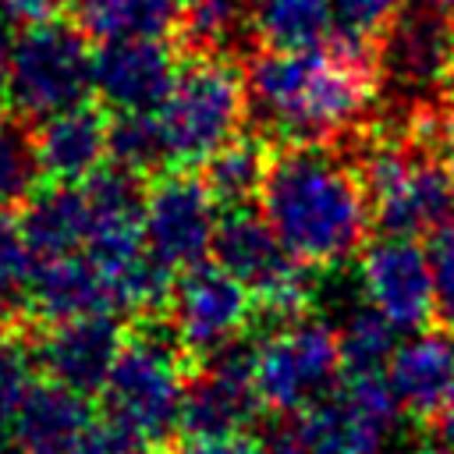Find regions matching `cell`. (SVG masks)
<instances>
[{"instance_id": "8fae6325", "label": "cell", "mask_w": 454, "mask_h": 454, "mask_svg": "<svg viewBox=\"0 0 454 454\" xmlns=\"http://www.w3.org/2000/svg\"><path fill=\"white\" fill-rule=\"evenodd\" d=\"M163 312L170 323V337L195 362L238 348V340L259 316L252 291L216 262H199L177 273Z\"/></svg>"}, {"instance_id": "e575fe53", "label": "cell", "mask_w": 454, "mask_h": 454, "mask_svg": "<svg viewBox=\"0 0 454 454\" xmlns=\"http://www.w3.org/2000/svg\"><path fill=\"white\" fill-rule=\"evenodd\" d=\"M433 145H436V153H440L443 167L454 174V106H443L440 124H436V138H433Z\"/></svg>"}, {"instance_id": "52a82bcc", "label": "cell", "mask_w": 454, "mask_h": 454, "mask_svg": "<svg viewBox=\"0 0 454 454\" xmlns=\"http://www.w3.org/2000/svg\"><path fill=\"white\" fill-rule=\"evenodd\" d=\"M248 355L262 404L280 415L312 408L344 376L337 330L319 316L273 323L248 348Z\"/></svg>"}, {"instance_id": "5bb4252c", "label": "cell", "mask_w": 454, "mask_h": 454, "mask_svg": "<svg viewBox=\"0 0 454 454\" xmlns=\"http://www.w3.org/2000/svg\"><path fill=\"white\" fill-rule=\"evenodd\" d=\"M177 71V53L167 39L99 43L92 64V96L114 114L156 110Z\"/></svg>"}, {"instance_id": "2e32d148", "label": "cell", "mask_w": 454, "mask_h": 454, "mask_svg": "<svg viewBox=\"0 0 454 454\" xmlns=\"http://www.w3.org/2000/svg\"><path fill=\"white\" fill-rule=\"evenodd\" d=\"M387 387L411 419H436L454 394V333L447 326L411 330L387 365Z\"/></svg>"}, {"instance_id": "4dcf8cb0", "label": "cell", "mask_w": 454, "mask_h": 454, "mask_svg": "<svg viewBox=\"0 0 454 454\" xmlns=\"http://www.w3.org/2000/svg\"><path fill=\"white\" fill-rule=\"evenodd\" d=\"M433 262V294H436V319L454 333V223H447L440 234H433L429 245Z\"/></svg>"}, {"instance_id": "ba28073f", "label": "cell", "mask_w": 454, "mask_h": 454, "mask_svg": "<svg viewBox=\"0 0 454 454\" xmlns=\"http://www.w3.org/2000/svg\"><path fill=\"white\" fill-rule=\"evenodd\" d=\"M376 71L380 85L404 103V114L433 106L454 71V14L429 0H404L376 46Z\"/></svg>"}, {"instance_id": "e0dca14e", "label": "cell", "mask_w": 454, "mask_h": 454, "mask_svg": "<svg viewBox=\"0 0 454 454\" xmlns=\"http://www.w3.org/2000/svg\"><path fill=\"white\" fill-rule=\"evenodd\" d=\"M110 121L103 103H78L35 124V153L53 181H89L110 160Z\"/></svg>"}, {"instance_id": "d4e9b609", "label": "cell", "mask_w": 454, "mask_h": 454, "mask_svg": "<svg viewBox=\"0 0 454 454\" xmlns=\"http://www.w3.org/2000/svg\"><path fill=\"white\" fill-rule=\"evenodd\" d=\"M337 344L344 376H387V365L397 351V326L372 305H358L340 319Z\"/></svg>"}, {"instance_id": "8d00e7d4", "label": "cell", "mask_w": 454, "mask_h": 454, "mask_svg": "<svg viewBox=\"0 0 454 454\" xmlns=\"http://www.w3.org/2000/svg\"><path fill=\"white\" fill-rule=\"evenodd\" d=\"M433 426H436V436L447 440V443L454 447V394L447 397V404L440 408V415L433 419Z\"/></svg>"}, {"instance_id": "484cf974", "label": "cell", "mask_w": 454, "mask_h": 454, "mask_svg": "<svg viewBox=\"0 0 454 454\" xmlns=\"http://www.w3.org/2000/svg\"><path fill=\"white\" fill-rule=\"evenodd\" d=\"M43 163L21 117H0V209L25 206L39 184Z\"/></svg>"}, {"instance_id": "ab89813d", "label": "cell", "mask_w": 454, "mask_h": 454, "mask_svg": "<svg viewBox=\"0 0 454 454\" xmlns=\"http://www.w3.org/2000/svg\"><path fill=\"white\" fill-rule=\"evenodd\" d=\"M429 4H436V7H443V11H450V14H454V0H429Z\"/></svg>"}, {"instance_id": "1f68e13d", "label": "cell", "mask_w": 454, "mask_h": 454, "mask_svg": "<svg viewBox=\"0 0 454 454\" xmlns=\"http://www.w3.org/2000/svg\"><path fill=\"white\" fill-rule=\"evenodd\" d=\"M71 454H149V443L114 419H92V426L78 436Z\"/></svg>"}, {"instance_id": "7402d4cb", "label": "cell", "mask_w": 454, "mask_h": 454, "mask_svg": "<svg viewBox=\"0 0 454 454\" xmlns=\"http://www.w3.org/2000/svg\"><path fill=\"white\" fill-rule=\"evenodd\" d=\"M181 0H74L78 28L96 43L167 39L177 28Z\"/></svg>"}, {"instance_id": "cb8c5ba5", "label": "cell", "mask_w": 454, "mask_h": 454, "mask_svg": "<svg viewBox=\"0 0 454 454\" xmlns=\"http://www.w3.org/2000/svg\"><path fill=\"white\" fill-rule=\"evenodd\" d=\"M177 46L192 57H223V50L248 32L245 0H181L177 11Z\"/></svg>"}, {"instance_id": "9c48e42d", "label": "cell", "mask_w": 454, "mask_h": 454, "mask_svg": "<svg viewBox=\"0 0 454 454\" xmlns=\"http://www.w3.org/2000/svg\"><path fill=\"white\" fill-rule=\"evenodd\" d=\"M401 415L387 376H340V383L298 411L291 426L305 454H387Z\"/></svg>"}, {"instance_id": "4fadbf2b", "label": "cell", "mask_w": 454, "mask_h": 454, "mask_svg": "<svg viewBox=\"0 0 454 454\" xmlns=\"http://www.w3.org/2000/svg\"><path fill=\"white\" fill-rule=\"evenodd\" d=\"M262 397L252 372V355L241 348H227L202 362V369L188 380L181 433L184 436H231L248 433L262 411Z\"/></svg>"}, {"instance_id": "4316f807", "label": "cell", "mask_w": 454, "mask_h": 454, "mask_svg": "<svg viewBox=\"0 0 454 454\" xmlns=\"http://www.w3.org/2000/svg\"><path fill=\"white\" fill-rule=\"evenodd\" d=\"M110 163L145 177L167 170V149L160 138V124L153 110L117 114L110 121Z\"/></svg>"}, {"instance_id": "6da1fadb", "label": "cell", "mask_w": 454, "mask_h": 454, "mask_svg": "<svg viewBox=\"0 0 454 454\" xmlns=\"http://www.w3.org/2000/svg\"><path fill=\"white\" fill-rule=\"evenodd\" d=\"M248 114L287 145H330L365 131L380 96L376 53L340 39L312 50H262L245 67Z\"/></svg>"}, {"instance_id": "7c38bea8", "label": "cell", "mask_w": 454, "mask_h": 454, "mask_svg": "<svg viewBox=\"0 0 454 454\" xmlns=\"http://www.w3.org/2000/svg\"><path fill=\"white\" fill-rule=\"evenodd\" d=\"M362 301L387 316L397 330H422L436 316L433 262L419 238L380 234L358 252Z\"/></svg>"}, {"instance_id": "44dd1931", "label": "cell", "mask_w": 454, "mask_h": 454, "mask_svg": "<svg viewBox=\"0 0 454 454\" xmlns=\"http://www.w3.org/2000/svg\"><path fill=\"white\" fill-rule=\"evenodd\" d=\"M248 35L262 50H312L337 39L330 0H248Z\"/></svg>"}, {"instance_id": "5b68a950", "label": "cell", "mask_w": 454, "mask_h": 454, "mask_svg": "<svg viewBox=\"0 0 454 454\" xmlns=\"http://www.w3.org/2000/svg\"><path fill=\"white\" fill-rule=\"evenodd\" d=\"M184 351L170 337V330H135L124 337L110 376L99 390L106 419L121 422L149 447L167 443L181 433L184 394H188V369Z\"/></svg>"}, {"instance_id": "d6a6232c", "label": "cell", "mask_w": 454, "mask_h": 454, "mask_svg": "<svg viewBox=\"0 0 454 454\" xmlns=\"http://www.w3.org/2000/svg\"><path fill=\"white\" fill-rule=\"evenodd\" d=\"M181 454H262V447L248 433H231V436H188Z\"/></svg>"}, {"instance_id": "8992f818", "label": "cell", "mask_w": 454, "mask_h": 454, "mask_svg": "<svg viewBox=\"0 0 454 454\" xmlns=\"http://www.w3.org/2000/svg\"><path fill=\"white\" fill-rule=\"evenodd\" d=\"M92 39L78 28V21L46 18L32 25H18L14 57L4 99L14 117L25 124H39L67 106H78L92 92Z\"/></svg>"}, {"instance_id": "836d02e7", "label": "cell", "mask_w": 454, "mask_h": 454, "mask_svg": "<svg viewBox=\"0 0 454 454\" xmlns=\"http://www.w3.org/2000/svg\"><path fill=\"white\" fill-rule=\"evenodd\" d=\"M64 0H0V14L14 25H32V21H46L57 18V7Z\"/></svg>"}, {"instance_id": "30bf717a", "label": "cell", "mask_w": 454, "mask_h": 454, "mask_svg": "<svg viewBox=\"0 0 454 454\" xmlns=\"http://www.w3.org/2000/svg\"><path fill=\"white\" fill-rule=\"evenodd\" d=\"M220 223V202L184 167H170L145 184L142 199V241L145 252L174 277L206 262L213 255V238Z\"/></svg>"}, {"instance_id": "f546056e", "label": "cell", "mask_w": 454, "mask_h": 454, "mask_svg": "<svg viewBox=\"0 0 454 454\" xmlns=\"http://www.w3.org/2000/svg\"><path fill=\"white\" fill-rule=\"evenodd\" d=\"M35 387V355L14 333H0V429Z\"/></svg>"}, {"instance_id": "3957f363", "label": "cell", "mask_w": 454, "mask_h": 454, "mask_svg": "<svg viewBox=\"0 0 454 454\" xmlns=\"http://www.w3.org/2000/svg\"><path fill=\"white\" fill-rule=\"evenodd\" d=\"M355 167L383 234L433 238L454 223V174L419 124L365 128Z\"/></svg>"}, {"instance_id": "ffe728a7", "label": "cell", "mask_w": 454, "mask_h": 454, "mask_svg": "<svg viewBox=\"0 0 454 454\" xmlns=\"http://www.w3.org/2000/svg\"><path fill=\"white\" fill-rule=\"evenodd\" d=\"M21 223L39 259L82 252L92 231V202L85 184L53 181L46 188H35L21 209Z\"/></svg>"}, {"instance_id": "60d3db41", "label": "cell", "mask_w": 454, "mask_h": 454, "mask_svg": "<svg viewBox=\"0 0 454 454\" xmlns=\"http://www.w3.org/2000/svg\"><path fill=\"white\" fill-rule=\"evenodd\" d=\"M0 454H18V450H14V447H11V450H0Z\"/></svg>"}, {"instance_id": "603a6c76", "label": "cell", "mask_w": 454, "mask_h": 454, "mask_svg": "<svg viewBox=\"0 0 454 454\" xmlns=\"http://www.w3.org/2000/svg\"><path fill=\"white\" fill-rule=\"evenodd\" d=\"M270 145L255 135H238L202 163V181L220 206H245L259 195L270 170Z\"/></svg>"}, {"instance_id": "9a60e30c", "label": "cell", "mask_w": 454, "mask_h": 454, "mask_svg": "<svg viewBox=\"0 0 454 454\" xmlns=\"http://www.w3.org/2000/svg\"><path fill=\"white\" fill-rule=\"evenodd\" d=\"M124 337L128 333L110 312L74 316V319L50 323L35 340L32 355H35V365H43L46 380H57L89 397L103 390Z\"/></svg>"}, {"instance_id": "d6986e66", "label": "cell", "mask_w": 454, "mask_h": 454, "mask_svg": "<svg viewBox=\"0 0 454 454\" xmlns=\"http://www.w3.org/2000/svg\"><path fill=\"white\" fill-rule=\"evenodd\" d=\"M89 426L92 411L85 394L57 380H35L4 429L18 454H71Z\"/></svg>"}, {"instance_id": "d590c367", "label": "cell", "mask_w": 454, "mask_h": 454, "mask_svg": "<svg viewBox=\"0 0 454 454\" xmlns=\"http://www.w3.org/2000/svg\"><path fill=\"white\" fill-rule=\"evenodd\" d=\"M14 39H18V25L7 21L0 14V99L7 89V74H11V57H14Z\"/></svg>"}, {"instance_id": "7a4b0ae2", "label": "cell", "mask_w": 454, "mask_h": 454, "mask_svg": "<svg viewBox=\"0 0 454 454\" xmlns=\"http://www.w3.org/2000/svg\"><path fill=\"white\" fill-rule=\"evenodd\" d=\"M255 199L287 255L309 270L355 259L376 223L358 167L330 145L277 149Z\"/></svg>"}, {"instance_id": "f35d334b", "label": "cell", "mask_w": 454, "mask_h": 454, "mask_svg": "<svg viewBox=\"0 0 454 454\" xmlns=\"http://www.w3.org/2000/svg\"><path fill=\"white\" fill-rule=\"evenodd\" d=\"M443 99H447V106H454V71H450V82H447V92H443Z\"/></svg>"}, {"instance_id": "ac0fdd59", "label": "cell", "mask_w": 454, "mask_h": 454, "mask_svg": "<svg viewBox=\"0 0 454 454\" xmlns=\"http://www.w3.org/2000/svg\"><path fill=\"white\" fill-rule=\"evenodd\" d=\"M28 309L46 323L96 316V312L121 316L117 287L89 252H64L39 259L28 287Z\"/></svg>"}, {"instance_id": "74e56055", "label": "cell", "mask_w": 454, "mask_h": 454, "mask_svg": "<svg viewBox=\"0 0 454 454\" xmlns=\"http://www.w3.org/2000/svg\"><path fill=\"white\" fill-rule=\"evenodd\" d=\"M401 454H454V447H450L447 440L433 436V440H415V443H408Z\"/></svg>"}, {"instance_id": "f1b7e54d", "label": "cell", "mask_w": 454, "mask_h": 454, "mask_svg": "<svg viewBox=\"0 0 454 454\" xmlns=\"http://www.w3.org/2000/svg\"><path fill=\"white\" fill-rule=\"evenodd\" d=\"M401 7H404V0H330L337 39L376 53L380 39L387 35V28L401 14Z\"/></svg>"}, {"instance_id": "277c9868", "label": "cell", "mask_w": 454, "mask_h": 454, "mask_svg": "<svg viewBox=\"0 0 454 454\" xmlns=\"http://www.w3.org/2000/svg\"><path fill=\"white\" fill-rule=\"evenodd\" d=\"M153 114L167 167H202L216 149L241 135L248 117L245 71L227 57H192Z\"/></svg>"}, {"instance_id": "83f0119b", "label": "cell", "mask_w": 454, "mask_h": 454, "mask_svg": "<svg viewBox=\"0 0 454 454\" xmlns=\"http://www.w3.org/2000/svg\"><path fill=\"white\" fill-rule=\"evenodd\" d=\"M39 255L25 234L21 216L11 209H0V301L14 309L18 301H28V287L35 277Z\"/></svg>"}]
</instances>
